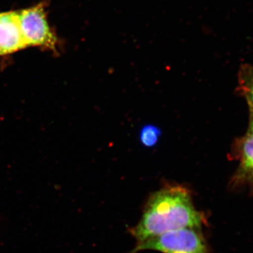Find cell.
<instances>
[{"instance_id":"obj_6","label":"cell","mask_w":253,"mask_h":253,"mask_svg":"<svg viewBox=\"0 0 253 253\" xmlns=\"http://www.w3.org/2000/svg\"><path fill=\"white\" fill-rule=\"evenodd\" d=\"M237 90L247 101L249 108H253V66L245 63L238 74Z\"/></svg>"},{"instance_id":"obj_8","label":"cell","mask_w":253,"mask_h":253,"mask_svg":"<svg viewBox=\"0 0 253 253\" xmlns=\"http://www.w3.org/2000/svg\"><path fill=\"white\" fill-rule=\"evenodd\" d=\"M250 110V121L249 126L248 128L249 132L253 133V108H249Z\"/></svg>"},{"instance_id":"obj_1","label":"cell","mask_w":253,"mask_h":253,"mask_svg":"<svg viewBox=\"0 0 253 253\" xmlns=\"http://www.w3.org/2000/svg\"><path fill=\"white\" fill-rule=\"evenodd\" d=\"M206 224L204 213L194 206L191 191L185 186L168 184L149 196L140 220L130 233L140 243L169 231L202 229Z\"/></svg>"},{"instance_id":"obj_3","label":"cell","mask_w":253,"mask_h":253,"mask_svg":"<svg viewBox=\"0 0 253 253\" xmlns=\"http://www.w3.org/2000/svg\"><path fill=\"white\" fill-rule=\"evenodd\" d=\"M20 28L26 45L57 51V36L50 27L44 2L18 10Z\"/></svg>"},{"instance_id":"obj_5","label":"cell","mask_w":253,"mask_h":253,"mask_svg":"<svg viewBox=\"0 0 253 253\" xmlns=\"http://www.w3.org/2000/svg\"><path fill=\"white\" fill-rule=\"evenodd\" d=\"M26 47L17 11L0 13V56L12 54Z\"/></svg>"},{"instance_id":"obj_4","label":"cell","mask_w":253,"mask_h":253,"mask_svg":"<svg viewBox=\"0 0 253 253\" xmlns=\"http://www.w3.org/2000/svg\"><path fill=\"white\" fill-rule=\"evenodd\" d=\"M231 156L239 160V165L231 178L229 187L233 190L249 187L253 191V133L247 131L236 139Z\"/></svg>"},{"instance_id":"obj_7","label":"cell","mask_w":253,"mask_h":253,"mask_svg":"<svg viewBox=\"0 0 253 253\" xmlns=\"http://www.w3.org/2000/svg\"><path fill=\"white\" fill-rule=\"evenodd\" d=\"M162 136L161 128L153 124H147L141 127L139 131V141L143 146L152 148L158 144Z\"/></svg>"},{"instance_id":"obj_2","label":"cell","mask_w":253,"mask_h":253,"mask_svg":"<svg viewBox=\"0 0 253 253\" xmlns=\"http://www.w3.org/2000/svg\"><path fill=\"white\" fill-rule=\"evenodd\" d=\"M201 229L186 228L150 238L137 243L131 253L143 251L162 253H209Z\"/></svg>"}]
</instances>
